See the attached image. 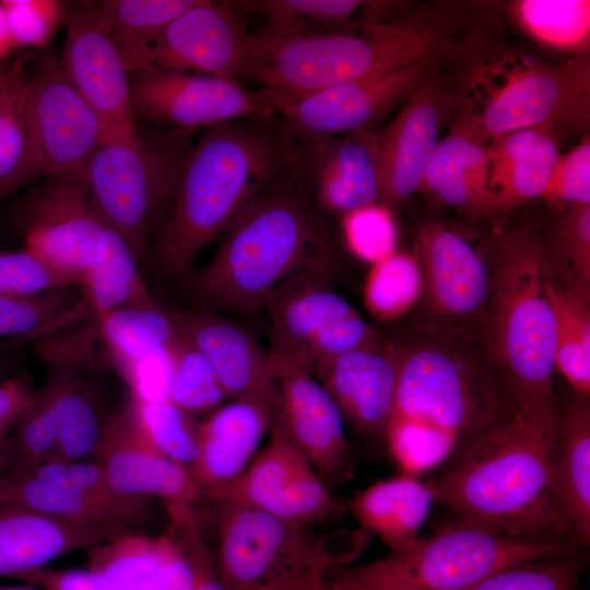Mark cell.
Instances as JSON below:
<instances>
[{
	"label": "cell",
	"mask_w": 590,
	"mask_h": 590,
	"mask_svg": "<svg viewBox=\"0 0 590 590\" xmlns=\"http://www.w3.org/2000/svg\"><path fill=\"white\" fill-rule=\"evenodd\" d=\"M272 424L269 402L258 392L220 406L198 425L199 453L189 471L202 496L247 468Z\"/></svg>",
	"instance_id": "obj_23"
},
{
	"label": "cell",
	"mask_w": 590,
	"mask_h": 590,
	"mask_svg": "<svg viewBox=\"0 0 590 590\" xmlns=\"http://www.w3.org/2000/svg\"><path fill=\"white\" fill-rule=\"evenodd\" d=\"M79 284L76 275L25 247L0 251V294L34 296Z\"/></svg>",
	"instance_id": "obj_48"
},
{
	"label": "cell",
	"mask_w": 590,
	"mask_h": 590,
	"mask_svg": "<svg viewBox=\"0 0 590 590\" xmlns=\"http://www.w3.org/2000/svg\"><path fill=\"white\" fill-rule=\"evenodd\" d=\"M9 429L0 432V481L3 476L5 460H7V448H8V434Z\"/></svg>",
	"instance_id": "obj_59"
},
{
	"label": "cell",
	"mask_w": 590,
	"mask_h": 590,
	"mask_svg": "<svg viewBox=\"0 0 590 590\" xmlns=\"http://www.w3.org/2000/svg\"><path fill=\"white\" fill-rule=\"evenodd\" d=\"M88 568L121 590H162L182 553L177 532L150 536L131 532L88 547Z\"/></svg>",
	"instance_id": "obj_34"
},
{
	"label": "cell",
	"mask_w": 590,
	"mask_h": 590,
	"mask_svg": "<svg viewBox=\"0 0 590 590\" xmlns=\"http://www.w3.org/2000/svg\"><path fill=\"white\" fill-rule=\"evenodd\" d=\"M61 67L104 123L107 134L135 132L129 72L111 38L99 4L68 19Z\"/></svg>",
	"instance_id": "obj_17"
},
{
	"label": "cell",
	"mask_w": 590,
	"mask_h": 590,
	"mask_svg": "<svg viewBox=\"0 0 590 590\" xmlns=\"http://www.w3.org/2000/svg\"><path fill=\"white\" fill-rule=\"evenodd\" d=\"M586 565L580 548L497 570L463 590H577Z\"/></svg>",
	"instance_id": "obj_45"
},
{
	"label": "cell",
	"mask_w": 590,
	"mask_h": 590,
	"mask_svg": "<svg viewBox=\"0 0 590 590\" xmlns=\"http://www.w3.org/2000/svg\"><path fill=\"white\" fill-rule=\"evenodd\" d=\"M95 460L115 492L158 497L168 512L193 508L202 496L189 468L166 457L151 441L131 400L115 414Z\"/></svg>",
	"instance_id": "obj_18"
},
{
	"label": "cell",
	"mask_w": 590,
	"mask_h": 590,
	"mask_svg": "<svg viewBox=\"0 0 590 590\" xmlns=\"http://www.w3.org/2000/svg\"><path fill=\"white\" fill-rule=\"evenodd\" d=\"M296 133L281 116L233 120L203 129L185 157L153 252L170 278L187 273L286 163Z\"/></svg>",
	"instance_id": "obj_3"
},
{
	"label": "cell",
	"mask_w": 590,
	"mask_h": 590,
	"mask_svg": "<svg viewBox=\"0 0 590 590\" xmlns=\"http://www.w3.org/2000/svg\"><path fill=\"white\" fill-rule=\"evenodd\" d=\"M437 323L397 350L398 379L384 438L401 473L439 470L518 403L484 343Z\"/></svg>",
	"instance_id": "obj_1"
},
{
	"label": "cell",
	"mask_w": 590,
	"mask_h": 590,
	"mask_svg": "<svg viewBox=\"0 0 590 590\" xmlns=\"http://www.w3.org/2000/svg\"><path fill=\"white\" fill-rule=\"evenodd\" d=\"M315 377L358 432L384 438L398 379L394 347L377 341L349 351L326 363Z\"/></svg>",
	"instance_id": "obj_22"
},
{
	"label": "cell",
	"mask_w": 590,
	"mask_h": 590,
	"mask_svg": "<svg viewBox=\"0 0 590 590\" xmlns=\"http://www.w3.org/2000/svg\"><path fill=\"white\" fill-rule=\"evenodd\" d=\"M433 503L426 482L401 473L357 492L349 510L365 532L377 535L390 551H398L420 539Z\"/></svg>",
	"instance_id": "obj_32"
},
{
	"label": "cell",
	"mask_w": 590,
	"mask_h": 590,
	"mask_svg": "<svg viewBox=\"0 0 590 590\" xmlns=\"http://www.w3.org/2000/svg\"><path fill=\"white\" fill-rule=\"evenodd\" d=\"M381 132L296 134L286 161L317 204L345 215L380 202Z\"/></svg>",
	"instance_id": "obj_15"
},
{
	"label": "cell",
	"mask_w": 590,
	"mask_h": 590,
	"mask_svg": "<svg viewBox=\"0 0 590 590\" xmlns=\"http://www.w3.org/2000/svg\"><path fill=\"white\" fill-rule=\"evenodd\" d=\"M263 393L280 426L332 491L353 473L343 415L321 382L275 347L267 357Z\"/></svg>",
	"instance_id": "obj_13"
},
{
	"label": "cell",
	"mask_w": 590,
	"mask_h": 590,
	"mask_svg": "<svg viewBox=\"0 0 590 590\" xmlns=\"http://www.w3.org/2000/svg\"><path fill=\"white\" fill-rule=\"evenodd\" d=\"M15 48V43L7 23L4 9L0 1V62L8 58Z\"/></svg>",
	"instance_id": "obj_58"
},
{
	"label": "cell",
	"mask_w": 590,
	"mask_h": 590,
	"mask_svg": "<svg viewBox=\"0 0 590 590\" xmlns=\"http://www.w3.org/2000/svg\"><path fill=\"white\" fill-rule=\"evenodd\" d=\"M133 402L138 417L155 447L187 468L199 453L198 426L172 401Z\"/></svg>",
	"instance_id": "obj_47"
},
{
	"label": "cell",
	"mask_w": 590,
	"mask_h": 590,
	"mask_svg": "<svg viewBox=\"0 0 590 590\" xmlns=\"http://www.w3.org/2000/svg\"><path fill=\"white\" fill-rule=\"evenodd\" d=\"M227 398L211 364L178 332L170 401L190 413L216 408Z\"/></svg>",
	"instance_id": "obj_46"
},
{
	"label": "cell",
	"mask_w": 590,
	"mask_h": 590,
	"mask_svg": "<svg viewBox=\"0 0 590 590\" xmlns=\"http://www.w3.org/2000/svg\"><path fill=\"white\" fill-rule=\"evenodd\" d=\"M8 437L3 477L24 475L56 455L57 384L54 373L33 396Z\"/></svg>",
	"instance_id": "obj_40"
},
{
	"label": "cell",
	"mask_w": 590,
	"mask_h": 590,
	"mask_svg": "<svg viewBox=\"0 0 590 590\" xmlns=\"http://www.w3.org/2000/svg\"><path fill=\"white\" fill-rule=\"evenodd\" d=\"M165 309L211 364L228 398L263 392L268 353L247 330L215 315Z\"/></svg>",
	"instance_id": "obj_28"
},
{
	"label": "cell",
	"mask_w": 590,
	"mask_h": 590,
	"mask_svg": "<svg viewBox=\"0 0 590 590\" xmlns=\"http://www.w3.org/2000/svg\"><path fill=\"white\" fill-rule=\"evenodd\" d=\"M0 505L32 509L118 535L138 532L135 530L144 524L151 514L150 497L135 496L123 503H109L74 488L28 476H2Z\"/></svg>",
	"instance_id": "obj_29"
},
{
	"label": "cell",
	"mask_w": 590,
	"mask_h": 590,
	"mask_svg": "<svg viewBox=\"0 0 590 590\" xmlns=\"http://www.w3.org/2000/svg\"><path fill=\"white\" fill-rule=\"evenodd\" d=\"M21 476L74 488L109 503H123L135 497L115 492L95 459L69 460L54 456Z\"/></svg>",
	"instance_id": "obj_52"
},
{
	"label": "cell",
	"mask_w": 590,
	"mask_h": 590,
	"mask_svg": "<svg viewBox=\"0 0 590 590\" xmlns=\"http://www.w3.org/2000/svg\"><path fill=\"white\" fill-rule=\"evenodd\" d=\"M349 250L370 264L396 250L397 225L390 208L378 202L343 215Z\"/></svg>",
	"instance_id": "obj_49"
},
{
	"label": "cell",
	"mask_w": 590,
	"mask_h": 590,
	"mask_svg": "<svg viewBox=\"0 0 590 590\" xmlns=\"http://www.w3.org/2000/svg\"><path fill=\"white\" fill-rule=\"evenodd\" d=\"M417 245L422 292L436 316L462 321L487 311L494 270L461 233L429 222L421 227Z\"/></svg>",
	"instance_id": "obj_20"
},
{
	"label": "cell",
	"mask_w": 590,
	"mask_h": 590,
	"mask_svg": "<svg viewBox=\"0 0 590 590\" xmlns=\"http://www.w3.org/2000/svg\"><path fill=\"white\" fill-rule=\"evenodd\" d=\"M564 212L556 229L562 258L568 263L575 284L590 285V204H575Z\"/></svg>",
	"instance_id": "obj_53"
},
{
	"label": "cell",
	"mask_w": 590,
	"mask_h": 590,
	"mask_svg": "<svg viewBox=\"0 0 590 590\" xmlns=\"http://www.w3.org/2000/svg\"><path fill=\"white\" fill-rule=\"evenodd\" d=\"M243 10L268 19V25L297 33H318L342 28L369 2L358 0H244Z\"/></svg>",
	"instance_id": "obj_44"
},
{
	"label": "cell",
	"mask_w": 590,
	"mask_h": 590,
	"mask_svg": "<svg viewBox=\"0 0 590 590\" xmlns=\"http://www.w3.org/2000/svg\"><path fill=\"white\" fill-rule=\"evenodd\" d=\"M78 287L93 318L121 308L158 305L141 275L135 256L111 228L107 255L81 276Z\"/></svg>",
	"instance_id": "obj_38"
},
{
	"label": "cell",
	"mask_w": 590,
	"mask_h": 590,
	"mask_svg": "<svg viewBox=\"0 0 590 590\" xmlns=\"http://www.w3.org/2000/svg\"><path fill=\"white\" fill-rule=\"evenodd\" d=\"M559 134L526 128L489 139L486 210L497 211L541 197L559 156Z\"/></svg>",
	"instance_id": "obj_27"
},
{
	"label": "cell",
	"mask_w": 590,
	"mask_h": 590,
	"mask_svg": "<svg viewBox=\"0 0 590 590\" xmlns=\"http://www.w3.org/2000/svg\"><path fill=\"white\" fill-rule=\"evenodd\" d=\"M13 206L24 247L80 280L108 252L110 228L81 170L48 178Z\"/></svg>",
	"instance_id": "obj_12"
},
{
	"label": "cell",
	"mask_w": 590,
	"mask_h": 590,
	"mask_svg": "<svg viewBox=\"0 0 590 590\" xmlns=\"http://www.w3.org/2000/svg\"><path fill=\"white\" fill-rule=\"evenodd\" d=\"M553 308L554 365L578 396L590 393V309L589 288L574 285L569 288L546 283Z\"/></svg>",
	"instance_id": "obj_37"
},
{
	"label": "cell",
	"mask_w": 590,
	"mask_h": 590,
	"mask_svg": "<svg viewBox=\"0 0 590 590\" xmlns=\"http://www.w3.org/2000/svg\"><path fill=\"white\" fill-rule=\"evenodd\" d=\"M580 548L571 542L517 541L457 519L381 558L339 565L333 590H463L497 570Z\"/></svg>",
	"instance_id": "obj_7"
},
{
	"label": "cell",
	"mask_w": 590,
	"mask_h": 590,
	"mask_svg": "<svg viewBox=\"0 0 590 590\" xmlns=\"http://www.w3.org/2000/svg\"><path fill=\"white\" fill-rule=\"evenodd\" d=\"M78 286L34 296L0 294V339L22 340L47 334L48 329L93 319Z\"/></svg>",
	"instance_id": "obj_41"
},
{
	"label": "cell",
	"mask_w": 590,
	"mask_h": 590,
	"mask_svg": "<svg viewBox=\"0 0 590 590\" xmlns=\"http://www.w3.org/2000/svg\"><path fill=\"white\" fill-rule=\"evenodd\" d=\"M557 415L519 410L477 437L426 482L434 502L504 538L575 543L555 494Z\"/></svg>",
	"instance_id": "obj_2"
},
{
	"label": "cell",
	"mask_w": 590,
	"mask_h": 590,
	"mask_svg": "<svg viewBox=\"0 0 590 590\" xmlns=\"http://www.w3.org/2000/svg\"><path fill=\"white\" fill-rule=\"evenodd\" d=\"M94 319L108 365L121 377L140 361L172 346L178 338L174 322L160 304L121 308Z\"/></svg>",
	"instance_id": "obj_35"
},
{
	"label": "cell",
	"mask_w": 590,
	"mask_h": 590,
	"mask_svg": "<svg viewBox=\"0 0 590 590\" xmlns=\"http://www.w3.org/2000/svg\"><path fill=\"white\" fill-rule=\"evenodd\" d=\"M554 485L558 506L573 541H590V406L580 397L559 411L554 455Z\"/></svg>",
	"instance_id": "obj_31"
},
{
	"label": "cell",
	"mask_w": 590,
	"mask_h": 590,
	"mask_svg": "<svg viewBox=\"0 0 590 590\" xmlns=\"http://www.w3.org/2000/svg\"><path fill=\"white\" fill-rule=\"evenodd\" d=\"M511 12L521 30L544 46L582 56L589 49L588 0H521Z\"/></svg>",
	"instance_id": "obj_42"
},
{
	"label": "cell",
	"mask_w": 590,
	"mask_h": 590,
	"mask_svg": "<svg viewBox=\"0 0 590 590\" xmlns=\"http://www.w3.org/2000/svg\"><path fill=\"white\" fill-rule=\"evenodd\" d=\"M312 465L276 424L269 444L232 482L203 494L223 506L248 508L290 521Z\"/></svg>",
	"instance_id": "obj_24"
},
{
	"label": "cell",
	"mask_w": 590,
	"mask_h": 590,
	"mask_svg": "<svg viewBox=\"0 0 590 590\" xmlns=\"http://www.w3.org/2000/svg\"><path fill=\"white\" fill-rule=\"evenodd\" d=\"M191 133L107 134L81 169L98 214L139 263L149 258L152 235L170 208Z\"/></svg>",
	"instance_id": "obj_8"
},
{
	"label": "cell",
	"mask_w": 590,
	"mask_h": 590,
	"mask_svg": "<svg viewBox=\"0 0 590 590\" xmlns=\"http://www.w3.org/2000/svg\"><path fill=\"white\" fill-rule=\"evenodd\" d=\"M11 36L19 47L43 50L48 47L63 22L67 5L57 0H1Z\"/></svg>",
	"instance_id": "obj_50"
},
{
	"label": "cell",
	"mask_w": 590,
	"mask_h": 590,
	"mask_svg": "<svg viewBox=\"0 0 590 590\" xmlns=\"http://www.w3.org/2000/svg\"><path fill=\"white\" fill-rule=\"evenodd\" d=\"M33 392L30 379L25 376L0 382V432L10 429L16 423Z\"/></svg>",
	"instance_id": "obj_57"
},
{
	"label": "cell",
	"mask_w": 590,
	"mask_h": 590,
	"mask_svg": "<svg viewBox=\"0 0 590 590\" xmlns=\"http://www.w3.org/2000/svg\"><path fill=\"white\" fill-rule=\"evenodd\" d=\"M44 590H121L92 569L51 570L39 568L17 577Z\"/></svg>",
	"instance_id": "obj_55"
},
{
	"label": "cell",
	"mask_w": 590,
	"mask_h": 590,
	"mask_svg": "<svg viewBox=\"0 0 590 590\" xmlns=\"http://www.w3.org/2000/svg\"><path fill=\"white\" fill-rule=\"evenodd\" d=\"M445 108L441 88L425 75L381 131L380 203L397 206L420 190L438 143Z\"/></svg>",
	"instance_id": "obj_21"
},
{
	"label": "cell",
	"mask_w": 590,
	"mask_h": 590,
	"mask_svg": "<svg viewBox=\"0 0 590 590\" xmlns=\"http://www.w3.org/2000/svg\"><path fill=\"white\" fill-rule=\"evenodd\" d=\"M0 590H44L34 587H0Z\"/></svg>",
	"instance_id": "obj_60"
},
{
	"label": "cell",
	"mask_w": 590,
	"mask_h": 590,
	"mask_svg": "<svg viewBox=\"0 0 590 590\" xmlns=\"http://www.w3.org/2000/svg\"><path fill=\"white\" fill-rule=\"evenodd\" d=\"M331 267L326 225L285 163L224 232L191 288L208 304L250 314L290 282Z\"/></svg>",
	"instance_id": "obj_4"
},
{
	"label": "cell",
	"mask_w": 590,
	"mask_h": 590,
	"mask_svg": "<svg viewBox=\"0 0 590 590\" xmlns=\"http://www.w3.org/2000/svg\"><path fill=\"white\" fill-rule=\"evenodd\" d=\"M216 568L225 590H332L338 555L311 526L223 506Z\"/></svg>",
	"instance_id": "obj_9"
},
{
	"label": "cell",
	"mask_w": 590,
	"mask_h": 590,
	"mask_svg": "<svg viewBox=\"0 0 590 590\" xmlns=\"http://www.w3.org/2000/svg\"><path fill=\"white\" fill-rule=\"evenodd\" d=\"M434 57L396 72L349 81L294 101L280 115L296 134L371 130L406 101L428 73Z\"/></svg>",
	"instance_id": "obj_19"
},
{
	"label": "cell",
	"mask_w": 590,
	"mask_h": 590,
	"mask_svg": "<svg viewBox=\"0 0 590 590\" xmlns=\"http://www.w3.org/2000/svg\"><path fill=\"white\" fill-rule=\"evenodd\" d=\"M179 533L186 540L193 559L194 590H225L219 577L216 562L200 538L198 522L185 526L179 530Z\"/></svg>",
	"instance_id": "obj_56"
},
{
	"label": "cell",
	"mask_w": 590,
	"mask_h": 590,
	"mask_svg": "<svg viewBox=\"0 0 590 590\" xmlns=\"http://www.w3.org/2000/svg\"><path fill=\"white\" fill-rule=\"evenodd\" d=\"M323 274L300 276L268 303L272 346L299 363L316 337L355 309Z\"/></svg>",
	"instance_id": "obj_30"
},
{
	"label": "cell",
	"mask_w": 590,
	"mask_h": 590,
	"mask_svg": "<svg viewBox=\"0 0 590 590\" xmlns=\"http://www.w3.org/2000/svg\"><path fill=\"white\" fill-rule=\"evenodd\" d=\"M27 184L81 170L107 135L101 118L45 48L30 73Z\"/></svg>",
	"instance_id": "obj_11"
},
{
	"label": "cell",
	"mask_w": 590,
	"mask_h": 590,
	"mask_svg": "<svg viewBox=\"0 0 590 590\" xmlns=\"http://www.w3.org/2000/svg\"><path fill=\"white\" fill-rule=\"evenodd\" d=\"M422 290L418 260L396 249L371 264L364 285L365 307L378 321H393L413 307Z\"/></svg>",
	"instance_id": "obj_43"
},
{
	"label": "cell",
	"mask_w": 590,
	"mask_h": 590,
	"mask_svg": "<svg viewBox=\"0 0 590 590\" xmlns=\"http://www.w3.org/2000/svg\"><path fill=\"white\" fill-rule=\"evenodd\" d=\"M133 116L173 129H196L246 119L280 116L294 99L264 86L154 66L129 73Z\"/></svg>",
	"instance_id": "obj_10"
},
{
	"label": "cell",
	"mask_w": 590,
	"mask_h": 590,
	"mask_svg": "<svg viewBox=\"0 0 590 590\" xmlns=\"http://www.w3.org/2000/svg\"><path fill=\"white\" fill-rule=\"evenodd\" d=\"M550 206L564 211L575 204H590V141L559 154L541 196Z\"/></svg>",
	"instance_id": "obj_51"
},
{
	"label": "cell",
	"mask_w": 590,
	"mask_h": 590,
	"mask_svg": "<svg viewBox=\"0 0 590 590\" xmlns=\"http://www.w3.org/2000/svg\"><path fill=\"white\" fill-rule=\"evenodd\" d=\"M488 144L476 115L463 114L437 143L420 190L465 212H487Z\"/></svg>",
	"instance_id": "obj_25"
},
{
	"label": "cell",
	"mask_w": 590,
	"mask_h": 590,
	"mask_svg": "<svg viewBox=\"0 0 590 590\" xmlns=\"http://www.w3.org/2000/svg\"><path fill=\"white\" fill-rule=\"evenodd\" d=\"M197 0H107L101 13L122 62L132 72L151 66V49L163 28Z\"/></svg>",
	"instance_id": "obj_36"
},
{
	"label": "cell",
	"mask_w": 590,
	"mask_h": 590,
	"mask_svg": "<svg viewBox=\"0 0 590 590\" xmlns=\"http://www.w3.org/2000/svg\"><path fill=\"white\" fill-rule=\"evenodd\" d=\"M476 117L488 139L526 128H548L559 135L586 129L590 117L588 58L518 72Z\"/></svg>",
	"instance_id": "obj_14"
},
{
	"label": "cell",
	"mask_w": 590,
	"mask_h": 590,
	"mask_svg": "<svg viewBox=\"0 0 590 590\" xmlns=\"http://www.w3.org/2000/svg\"><path fill=\"white\" fill-rule=\"evenodd\" d=\"M250 37L235 1L197 0L160 33L151 66L239 82L246 76Z\"/></svg>",
	"instance_id": "obj_16"
},
{
	"label": "cell",
	"mask_w": 590,
	"mask_h": 590,
	"mask_svg": "<svg viewBox=\"0 0 590 590\" xmlns=\"http://www.w3.org/2000/svg\"><path fill=\"white\" fill-rule=\"evenodd\" d=\"M439 32L415 19L351 23L297 33L267 25L251 34L246 76L294 101L340 83L379 76L435 57Z\"/></svg>",
	"instance_id": "obj_5"
},
{
	"label": "cell",
	"mask_w": 590,
	"mask_h": 590,
	"mask_svg": "<svg viewBox=\"0 0 590 590\" xmlns=\"http://www.w3.org/2000/svg\"><path fill=\"white\" fill-rule=\"evenodd\" d=\"M174 344L140 361L122 377L131 391L132 400L138 402L170 401Z\"/></svg>",
	"instance_id": "obj_54"
},
{
	"label": "cell",
	"mask_w": 590,
	"mask_h": 590,
	"mask_svg": "<svg viewBox=\"0 0 590 590\" xmlns=\"http://www.w3.org/2000/svg\"><path fill=\"white\" fill-rule=\"evenodd\" d=\"M547 266L542 245L520 234L499 246L493 272L484 345L524 411L557 406Z\"/></svg>",
	"instance_id": "obj_6"
},
{
	"label": "cell",
	"mask_w": 590,
	"mask_h": 590,
	"mask_svg": "<svg viewBox=\"0 0 590 590\" xmlns=\"http://www.w3.org/2000/svg\"><path fill=\"white\" fill-rule=\"evenodd\" d=\"M84 366L56 365L58 436L56 455L69 460L95 459L108 427L119 410Z\"/></svg>",
	"instance_id": "obj_33"
},
{
	"label": "cell",
	"mask_w": 590,
	"mask_h": 590,
	"mask_svg": "<svg viewBox=\"0 0 590 590\" xmlns=\"http://www.w3.org/2000/svg\"><path fill=\"white\" fill-rule=\"evenodd\" d=\"M30 94L22 67L0 71V200L28 185Z\"/></svg>",
	"instance_id": "obj_39"
},
{
	"label": "cell",
	"mask_w": 590,
	"mask_h": 590,
	"mask_svg": "<svg viewBox=\"0 0 590 590\" xmlns=\"http://www.w3.org/2000/svg\"><path fill=\"white\" fill-rule=\"evenodd\" d=\"M123 535V534H122ZM120 536L32 509L0 505V577H20L60 555Z\"/></svg>",
	"instance_id": "obj_26"
}]
</instances>
